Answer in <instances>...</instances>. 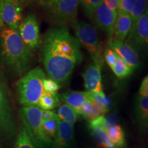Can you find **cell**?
<instances>
[{
    "label": "cell",
    "mask_w": 148,
    "mask_h": 148,
    "mask_svg": "<svg viewBox=\"0 0 148 148\" xmlns=\"http://www.w3.org/2000/svg\"><path fill=\"white\" fill-rule=\"evenodd\" d=\"M147 11H148V5H147Z\"/></svg>",
    "instance_id": "39"
},
{
    "label": "cell",
    "mask_w": 148,
    "mask_h": 148,
    "mask_svg": "<svg viewBox=\"0 0 148 148\" xmlns=\"http://www.w3.org/2000/svg\"><path fill=\"white\" fill-rule=\"evenodd\" d=\"M103 60H105L106 63L108 64V65L111 68L114 65V64L115 63L118 55L111 48L108 47L106 48V50L103 53Z\"/></svg>",
    "instance_id": "31"
},
{
    "label": "cell",
    "mask_w": 148,
    "mask_h": 148,
    "mask_svg": "<svg viewBox=\"0 0 148 148\" xmlns=\"http://www.w3.org/2000/svg\"><path fill=\"white\" fill-rule=\"evenodd\" d=\"M81 45L66 27L49 29L40 44V58L49 77L63 84L71 77L75 66L81 63Z\"/></svg>",
    "instance_id": "1"
},
{
    "label": "cell",
    "mask_w": 148,
    "mask_h": 148,
    "mask_svg": "<svg viewBox=\"0 0 148 148\" xmlns=\"http://www.w3.org/2000/svg\"><path fill=\"white\" fill-rule=\"evenodd\" d=\"M79 114L84 116V118L89 121V123L97 119L99 116H103L97 109L95 108L90 101L85 103Z\"/></svg>",
    "instance_id": "25"
},
{
    "label": "cell",
    "mask_w": 148,
    "mask_h": 148,
    "mask_svg": "<svg viewBox=\"0 0 148 148\" xmlns=\"http://www.w3.org/2000/svg\"><path fill=\"white\" fill-rule=\"evenodd\" d=\"M140 86H148V74L143 79V80H142V82H141V84H140Z\"/></svg>",
    "instance_id": "36"
},
{
    "label": "cell",
    "mask_w": 148,
    "mask_h": 148,
    "mask_svg": "<svg viewBox=\"0 0 148 148\" xmlns=\"http://www.w3.org/2000/svg\"><path fill=\"white\" fill-rule=\"evenodd\" d=\"M138 95L140 97H148V86H140L138 90Z\"/></svg>",
    "instance_id": "35"
},
{
    "label": "cell",
    "mask_w": 148,
    "mask_h": 148,
    "mask_svg": "<svg viewBox=\"0 0 148 148\" xmlns=\"http://www.w3.org/2000/svg\"><path fill=\"white\" fill-rule=\"evenodd\" d=\"M133 25L132 20L130 14L117 12L114 24L113 36L112 38L125 41Z\"/></svg>",
    "instance_id": "16"
},
{
    "label": "cell",
    "mask_w": 148,
    "mask_h": 148,
    "mask_svg": "<svg viewBox=\"0 0 148 148\" xmlns=\"http://www.w3.org/2000/svg\"><path fill=\"white\" fill-rule=\"evenodd\" d=\"M89 128L95 142L100 148H114L110 142L106 131L102 126L90 123Z\"/></svg>",
    "instance_id": "18"
},
{
    "label": "cell",
    "mask_w": 148,
    "mask_h": 148,
    "mask_svg": "<svg viewBox=\"0 0 148 148\" xmlns=\"http://www.w3.org/2000/svg\"><path fill=\"white\" fill-rule=\"evenodd\" d=\"M103 64L92 62L86 68L82 77L84 86L88 92H98L103 91L101 67Z\"/></svg>",
    "instance_id": "13"
},
{
    "label": "cell",
    "mask_w": 148,
    "mask_h": 148,
    "mask_svg": "<svg viewBox=\"0 0 148 148\" xmlns=\"http://www.w3.org/2000/svg\"><path fill=\"white\" fill-rule=\"evenodd\" d=\"M42 112V110L37 106H23L19 112L24 127L36 148H47L52 143L44 134Z\"/></svg>",
    "instance_id": "5"
},
{
    "label": "cell",
    "mask_w": 148,
    "mask_h": 148,
    "mask_svg": "<svg viewBox=\"0 0 148 148\" xmlns=\"http://www.w3.org/2000/svg\"><path fill=\"white\" fill-rule=\"evenodd\" d=\"M134 3L135 0H119L117 12L130 14Z\"/></svg>",
    "instance_id": "30"
},
{
    "label": "cell",
    "mask_w": 148,
    "mask_h": 148,
    "mask_svg": "<svg viewBox=\"0 0 148 148\" xmlns=\"http://www.w3.org/2000/svg\"><path fill=\"white\" fill-rule=\"evenodd\" d=\"M111 69L116 76L119 79L126 78L133 73L130 66L119 56L116 58L115 63L111 67Z\"/></svg>",
    "instance_id": "22"
},
{
    "label": "cell",
    "mask_w": 148,
    "mask_h": 148,
    "mask_svg": "<svg viewBox=\"0 0 148 148\" xmlns=\"http://www.w3.org/2000/svg\"><path fill=\"white\" fill-rule=\"evenodd\" d=\"M22 10L20 0H1L0 12L4 26L17 30L22 21Z\"/></svg>",
    "instance_id": "10"
},
{
    "label": "cell",
    "mask_w": 148,
    "mask_h": 148,
    "mask_svg": "<svg viewBox=\"0 0 148 148\" xmlns=\"http://www.w3.org/2000/svg\"><path fill=\"white\" fill-rule=\"evenodd\" d=\"M42 86L44 92L48 93H56L60 88V84L50 77L44 79Z\"/></svg>",
    "instance_id": "28"
},
{
    "label": "cell",
    "mask_w": 148,
    "mask_h": 148,
    "mask_svg": "<svg viewBox=\"0 0 148 148\" xmlns=\"http://www.w3.org/2000/svg\"><path fill=\"white\" fill-rule=\"evenodd\" d=\"M60 100L74 109L79 114L86 103L92 101L91 92L68 90L59 95Z\"/></svg>",
    "instance_id": "14"
},
{
    "label": "cell",
    "mask_w": 148,
    "mask_h": 148,
    "mask_svg": "<svg viewBox=\"0 0 148 148\" xmlns=\"http://www.w3.org/2000/svg\"><path fill=\"white\" fill-rule=\"evenodd\" d=\"M103 0H80V3L85 14L88 17L90 18L96 7Z\"/></svg>",
    "instance_id": "27"
},
{
    "label": "cell",
    "mask_w": 148,
    "mask_h": 148,
    "mask_svg": "<svg viewBox=\"0 0 148 148\" xmlns=\"http://www.w3.org/2000/svg\"><path fill=\"white\" fill-rule=\"evenodd\" d=\"M38 3L51 23L57 27H66L77 20L80 0H40Z\"/></svg>",
    "instance_id": "4"
},
{
    "label": "cell",
    "mask_w": 148,
    "mask_h": 148,
    "mask_svg": "<svg viewBox=\"0 0 148 148\" xmlns=\"http://www.w3.org/2000/svg\"><path fill=\"white\" fill-rule=\"evenodd\" d=\"M1 0H0V7H1ZM3 26H4V25H3L2 20H1V12H0V27H3Z\"/></svg>",
    "instance_id": "38"
},
{
    "label": "cell",
    "mask_w": 148,
    "mask_h": 148,
    "mask_svg": "<svg viewBox=\"0 0 148 148\" xmlns=\"http://www.w3.org/2000/svg\"><path fill=\"white\" fill-rule=\"evenodd\" d=\"M25 3H32V2H36V1H39L40 0H22Z\"/></svg>",
    "instance_id": "37"
},
{
    "label": "cell",
    "mask_w": 148,
    "mask_h": 148,
    "mask_svg": "<svg viewBox=\"0 0 148 148\" xmlns=\"http://www.w3.org/2000/svg\"><path fill=\"white\" fill-rule=\"evenodd\" d=\"M119 0H103V2L108 5L109 8L117 12Z\"/></svg>",
    "instance_id": "34"
},
{
    "label": "cell",
    "mask_w": 148,
    "mask_h": 148,
    "mask_svg": "<svg viewBox=\"0 0 148 148\" xmlns=\"http://www.w3.org/2000/svg\"><path fill=\"white\" fill-rule=\"evenodd\" d=\"M125 42L130 45L136 51L148 52V11L132 25Z\"/></svg>",
    "instance_id": "8"
},
{
    "label": "cell",
    "mask_w": 148,
    "mask_h": 148,
    "mask_svg": "<svg viewBox=\"0 0 148 148\" xmlns=\"http://www.w3.org/2000/svg\"><path fill=\"white\" fill-rule=\"evenodd\" d=\"M147 5L148 0H135L134 5L130 14L132 18L133 25L138 21V18L145 14L147 10Z\"/></svg>",
    "instance_id": "24"
},
{
    "label": "cell",
    "mask_w": 148,
    "mask_h": 148,
    "mask_svg": "<svg viewBox=\"0 0 148 148\" xmlns=\"http://www.w3.org/2000/svg\"><path fill=\"white\" fill-rule=\"evenodd\" d=\"M15 148H36L29 138L25 127H22L16 138Z\"/></svg>",
    "instance_id": "26"
},
{
    "label": "cell",
    "mask_w": 148,
    "mask_h": 148,
    "mask_svg": "<svg viewBox=\"0 0 148 148\" xmlns=\"http://www.w3.org/2000/svg\"><path fill=\"white\" fill-rule=\"evenodd\" d=\"M107 134L114 148H123L125 145V137L123 130L119 125H114L106 130Z\"/></svg>",
    "instance_id": "20"
},
{
    "label": "cell",
    "mask_w": 148,
    "mask_h": 148,
    "mask_svg": "<svg viewBox=\"0 0 148 148\" xmlns=\"http://www.w3.org/2000/svg\"><path fill=\"white\" fill-rule=\"evenodd\" d=\"M119 125V119L115 114H110L108 116H103L102 119V124L101 126L103 127L105 130H107L110 127L114 126V125Z\"/></svg>",
    "instance_id": "29"
},
{
    "label": "cell",
    "mask_w": 148,
    "mask_h": 148,
    "mask_svg": "<svg viewBox=\"0 0 148 148\" xmlns=\"http://www.w3.org/2000/svg\"><path fill=\"white\" fill-rule=\"evenodd\" d=\"M92 100L97 101V102L101 103L105 107L109 109L110 105V101L108 97H106L105 93L103 91L98 92H91Z\"/></svg>",
    "instance_id": "32"
},
{
    "label": "cell",
    "mask_w": 148,
    "mask_h": 148,
    "mask_svg": "<svg viewBox=\"0 0 148 148\" xmlns=\"http://www.w3.org/2000/svg\"><path fill=\"white\" fill-rule=\"evenodd\" d=\"M45 73L39 66L35 67L23 75L16 82L18 99L24 106H38L43 93V83Z\"/></svg>",
    "instance_id": "3"
},
{
    "label": "cell",
    "mask_w": 148,
    "mask_h": 148,
    "mask_svg": "<svg viewBox=\"0 0 148 148\" xmlns=\"http://www.w3.org/2000/svg\"><path fill=\"white\" fill-rule=\"evenodd\" d=\"M60 97L57 92L56 93H48L43 92L40 97L38 106L41 110H51L60 104Z\"/></svg>",
    "instance_id": "19"
},
{
    "label": "cell",
    "mask_w": 148,
    "mask_h": 148,
    "mask_svg": "<svg viewBox=\"0 0 148 148\" xmlns=\"http://www.w3.org/2000/svg\"><path fill=\"white\" fill-rule=\"evenodd\" d=\"M71 25L76 36L75 38L80 45H82L89 53L92 62L103 64L104 60L102 50L95 27L86 22L78 21L77 20Z\"/></svg>",
    "instance_id": "6"
},
{
    "label": "cell",
    "mask_w": 148,
    "mask_h": 148,
    "mask_svg": "<svg viewBox=\"0 0 148 148\" xmlns=\"http://www.w3.org/2000/svg\"><path fill=\"white\" fill-rule=\"evenodd\" d=\"M57 116L60 120L73 125L78 118L79 114L66 103L61 104L57 111Z\"/></svg>",
    "instance_id": "21"
},
{
    "label": "cell",
    "mask_w": 148,
    "mask_h": 148,
    "mask_svg": "<svg viewBox=\"0 0 148 148\" xmlns=\"http://www.w3.org/2000/svg\"><path fill=\"white\" fill-rule=\"evenodd\" d=\"M33 58L31 51L22 40L18 30L0 27V61L15 76H22L29 69Z\"/></svg>",
    "instance_id": "2"
},
{
    "label": "cell",
    "mask_w": 148,
    "mask_h": 148,
    "mask_svg": "<svg viewBox=\"0 0 148 148\" xmlns=\"http://www.w3.org/2000/svg\"><path fill=\"white\" fill-rule=\"evenodd\" d=\"M18 34L22 40L31 51L40 47L41 37L38 19L34 14H29L18 26Z\"/></svg>",
    "instance_id": "7"
},
{
    "label": "cell",
    "mask_w": 148,
    "mask_h": 148,
    "mask_svg": "<svg viewBox=\"0 0 148 148\" xmlns=\"http://www.w3.org/2000/svg\"><path fill=\"white\" fill-rule=\"evenodd\" d=\"M116 16L117 12L112 10L102 1L94 10L90 18L99 29L106 33L110 39L113 36Z\"/></svg>",
    "instance_id": "9"
},
{
    "label": "cell",
    "mask_w": 148,
    "mask_h": 148,
    "mask_svg": "<svg viewBox=\"0 0 148 148\" xmlns=\"http://www.w3.org/2000/svg\"><path fill=\"white\" fill-rule=\"evenodd\" d=\"M58 116H56L52 119L49 120H42V127L43 130L44 134L46 137L53 142V139H54L56 134L57 130H58Z\"/></svg>",
    "instance_id": "23"
},
{
    "label": "cell",
    "mask_w": 148,
    "mask_h": 148,
    "mask_svg": "<svg viewBox=\"0 0 148 148\" xmlns=\"http://www.w3.org/2000/svg\"><path fill=\"white\" fill-rule=\"evenodd\" d=\"M57 116L56 113H55L52 110H42V120H49V119H52L53 118H55Z\"/></svg>",
    "instance_id": "33"
},
{
    "label": "cell",
    "mask_w": 148,
    "mask_h": 148,
    "mask_svg": "<svg viewBox=\"0 0 148 148\" xmlns=\"http://www.w3.org/2000/svg\"><path fill=\"white\" fill-rule=\"evenodd\" d=\"M0 132L13 135L15 132L14 114L0 79Z\"/></svg>",
    "instance_id": "11"
},
{
    "label": "cell",
    "mask_w": 148,
    "mask_h": 148,
    "mask_svg": "<svg viewBox=\"0 0 148 148\" xmlns=\"http://www.w3.org/2000/svg\"><path fill=\"white\" fill-rule=\"evenodd\" d=\"M73 125L58 118V130L52 142V148H68L72 143Z\"/></svg>",
    "instance_id": "15"
},
{
    "label": "cell",
    "mask_w": 148,
    "mask_h": 148,
    "mask_svg": "<svg viewBox=\"0 0 148 148\" xmlns=\"http://www.w3.org/2000/svg\"><path fill=\"white\" fill-rule=\"evenodd\" d=\"M136 120L140 128H148V97L137 96L134 103Z\"/></svg>",
    "instance_id": "17"
},
{
    "label": "cell",
    "mask_w": 148,
    "mask_h": 148,
    "mask_svg": "<svg viewBox=\"0 0 148 148\" xmlns=\"http://www.w3.org/2000/svg\"><path fill=\"white\" fill-rule=\"evenodd\" d=\"M109 47L117 53V55L125 61L132 72L137 70L140 66L139 56L136 49L125 41L110 38L108 40Z\"/></svg>",
    "instance_id": "12"
}]
</instances>
